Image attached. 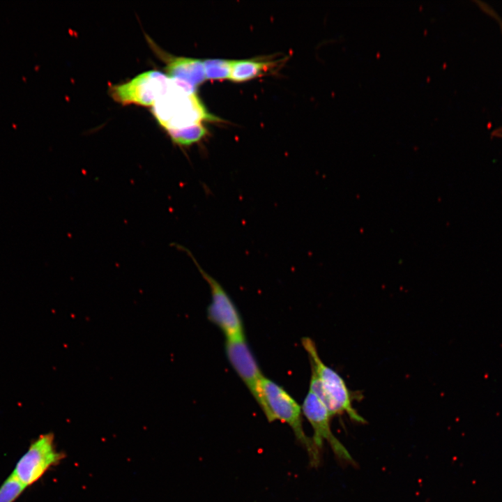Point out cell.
<instances>
[{
  "label": "cell",
  "instance_id": "1",
  "mask_svg": "<svg viewBox=\"0 0 502 502\" xmlns=\"http://www.w3.org/2000/svg\"><path fill=\"white\" fill-rule=\"evenodd\" d=\"M301 342L311 365L309 390L319 398L331 416L346 413L351 420L364 423L365 419L353 407L351 393L343 378L321 360L312 339L303 337Z\"/></svg>",
  "mask_w": 502,
  "mask_h": 502
},
{
  "label": "cell",
  "instance_id": "2",
  "mask_svg": "<svg viewBox=\"0 0 502 502\" xmlns=\"http://www.w3.org/2000/svg\"><path fill=\"white\" fill-rule=\"evenodd\" d=\"M256 402L269 423L279 420L291 428L296 440L307 450L311 465L317 466L320 449L313 439L305 434L301 406L282 386L264 376L260 381Z\"/></svg>",
  "mask_w": 502,
  "mask_h": 502
},
{
  "label": "cell",
  "instance_id": "3",
  "mask_svg": "<svg viewBox=\"0 0 502 502\" xmlns=\"http://www.w3.org/2000/svg\"><path fill=\"white\" fill-rule=\"evenodd\" d=\"M152 112L166 130H175L214 120L196 96L172 79L167 91L152 106Z\"/></svg>",
  "mask_w": 502,
  "mask_h": 502
},
{
  "label": "cell",
  "instance_id": "4",
  "mask_svg": "<svg viewBox=\"0 0 502 502\" xmlns=\"http://www.w3.org/2000/svg\"><path fill=\"white\" fill-rule=\"evenodd\" d=\"M63 458L64 455L56 447L54 434L44 433L31 441L11 473L26 488L39 480Z\"/></svg>",
  "mask_w": 502,
  "mask_h": 502
},
{
  "label": "cell",
  "instance_id": "5",
  "mask_svg": "<svg viewBox=\"0 0 502 502\" xmlns=\"http://www.w3.org/2000/svg\"><path fill=\"white\" fill-rule=\"evenodd\" d=\"M177 248L187 252L197 266L200 274L210 287L211 303L208 307V317L225 335L226 338L243 336V326L234 303L222 286L198 264L192 254L184 247Z\"/></svg>",
  "mask_w": 502,
  "mask_h": 502
},
{
  "label": "cell",
  "instance_id": "6",
  "mask_svg": "<svg viewBox=\"0 0 502 502\" xmlns=\"http://www.w3.org/2000/svg\"><path fill=\"white\" fill-rule=\"evenodd\" d=\"M172 79L156 70L144 72L128 82L111 87L112 98L123 105L153 106L169 89Z\"/></svg>",
  "mask_w": 502,
  "mask_h": 502
},
{
  "label": "cell",
  "instance_id": "7",
  "mask_svg": "<svg viewBox=\"0 0 502 502\" xmlns=\"http://www.w3.org/2000/svg\"><path fill=\"white\" fill-rule=\"evenodd\" d=\"M301 408L303 414L314 430L312 439L316 446L321 449L323 441H326L340 459L352 462V457L347 450L331 431L330 414L319 398L311 391L309 390L306 395Z\"/></svg>",
  "mask_w": 502,
  "mask_h": 502
},
{
  "label": "cell",
  "instance_id": "8",
  "mask_svg": "<svg viewBox=\"0 0 502 502\" xmlns=\"http://www.w3.org/2000/svg\"><path fill=\"white\" fill-rule=\"evenodd\" d=\"M225 351L229 363L255 400L264 376L245 339V335L226 338Z\"/></svg>",
  "mask_w": 502,
  "mask_h": 502
},
{
  "label": "cell",
  "instance_id": "9",
  "mask_svg": "<svg viewBox=\"0 0 502 502\" xmlns=\"http://www.w3.org/2000/svg\"><path fill=\"white\" fill-rule=\"evenodd\" d=\"M168 76L190 93L206 79L204 61L197 59L162 54Z\"/></svg>",
  "mask_w": 502,
  "mask_h": 502
},
{
  "label": "cell",
  "instance_id": "10",
  "mask_svg": "<svg viewBox=\"0 0 502 502\" xmlns=\"http://www.w3.org/2000/svg\"><path fill=\"white\" fill-rule=\"evenodd\" d=\"M272 66L273 63L268 61H232L229 79L235 82L248 81L259 76Z\"/></svg>",
  "mask_w": 502,
  "mask_h": 502
},
{
  "label": "cell",
  "instance_id": "11",
  "mask_svg": "<svg viewBox=\"0 0 502 502\" xmlns=\"http://www.w3.org/2000/svg\"><path fill=\"white\" fill-rule=\"evenodd\" d=\"M172 142L180 146H189L199 142L206 134L201 123L188 127L167 130Z\"/></svg>",
  "mask_w": 502,
  "mask_h": 502
},
{
  "label": "cell",
  "instance_id": "12",
  "mask_svg": "<svg viewBox=\"0 0 502 502\" xmlns=\"http://www.w3.org/2000/svg\"><path fill=\"white\" fill-rule=\"evenodd\" d=\"M232 61L207 59L204 61L206 79H222L229 78Z\"/></svg>",
  "mask_w": 502,
  "mask_h": 502
}]
</instances>
